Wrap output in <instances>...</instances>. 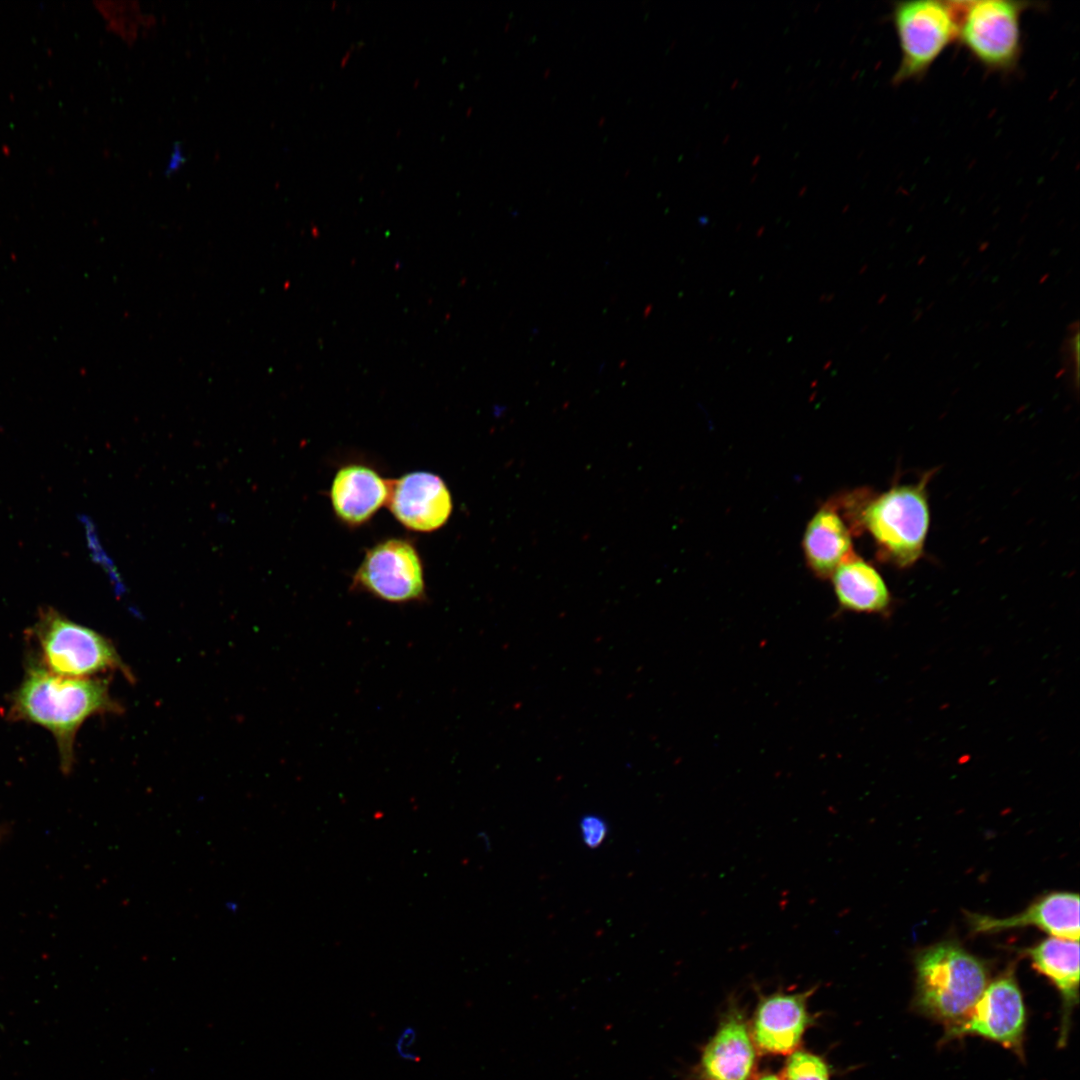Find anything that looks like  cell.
<instances>
[{"mask_svg": "<svg viewBox=\"0 0 1080 1080\" xmlns=\"http://www.w3.org/2000/svg\"><path fill=\"white\" fill-rule=\"evenodd\" d=\"M15 712L50 730L63 766L70 767L76 731L97 713H119L105 679L71 678L33 668L16 693Z\"/></svg>", "mask_w": 1080, "mask_h": 1080, "instance_id": "cell-1", "label": "cell"}, {"mask_svg": "<svg viewBox=\"0 0 1080 1080\" xmlns=\"http://www.w3.org/2000/svg\"><path fill=\"white\" fill-rule=\"evenodd\" d=\"M915 972L914 1009L942 1024L950 1039L989 983L986 965L959 944L944 941L917 954Z\"/></svg>", "mask_w": 1080, "mask_h": 1080, "instance_id": "cell-2", "label": "cell"}, {"mask_svg": "<svg viewBox=\"0 0 1080 1080\" xmlns=\"http://www.w3.org/2000/svg\"><path fill=\"white\" fill-rule=\"evenodd\" d=\"M928 480L894 486L861 511V523L881 554L898 567L913 565L923 553L930 522Z\"/></svg>", "mask_w": 1080, "mask_h": 1080, "instance_id": "cell-3", "label": "cell"}, {"mask_svg": "<svg viewBox=\"0 0 1080 1080\" xmlns=\"http://www.w3.org/2000/svg\"><path fill=\"white\" fill-rule=\"evenodd\" d=\"M891 17L900 47L894 84L924 77L958 37L957 1L896 2Z\"/></svg>", "mask_w": 1080, "mask_h": 1080, "instance_id": "cell-4", "label": "cell"}, {"mask_svg": "<svg viewBox=\"0 0 1080 1080\" xmlns=\"http://www.w3.org/2000/svg\"><path fill=\"white\" fill-rule=\"evenodd\" d=\"M957 40L986 70H1015L1022 53L1021 17L1033 4L1023 1H957Z\"/></svg>", "mask_w": 1080, "mask_h": 1080, "instance_id": "cell-5", "label": "cell"}, {"mask_svg": "<svg viewBox=\"0 0 1080 1080\" xmlns=\"http://www.w3.org/2000/svg\"><path fill=\"white\" fill-rule=\"evenodd\" d=\"M36 632L47 670L54 674L88 678L98 672L119 670L128 681L135 680L110 640L52 609L42 615Z\"/></svg>", "mask_w": 1080, "mask_h": 1080, "instance_id": "cell-6", "label": "cell"}, {"mask_svg": "<svg viewBox=\"0 0 1080 1080\" xmlns=\"http://www.w3.org/2000/svg\"><path fill=\"white\" fill-rule=\"evenodd\" d=\"M352 589L389 603L422 601L425 580L417 549L402 538L377 543L366 552L355 572Z\"/></svg>", "mask_w": 1080, "mask_h": 1080, "instance_id": "cell-7", "label": "cell"}, {"mask_svg": "<svg viewBox=\"0 0 1080 1080\" xmlns=\"http://www.w3.org/2000/svg\"><path fill=\"white\" fill-rule=\"evenodd\" d=\"M1026 1025L1023 995L1011 969L987 984L968 1018L950 1039L976 1035L1023 1057Z\"/></svg>", "mask_w": 1080, "mask_h": 1080, "instance_id": "cell-8", "label": "cell"}, {"mask_svg": "<svg viewBox=\"0 0 1080 1080\" xmlns=\"http://www.w3.org/2000/svg\"><path fill=\"white\" fill-rule=\"evenodd\" d=\"M814 991L761 995L749 1029L755 1048L771 1055L796 1051L810 1023L807 1003Z\"/></svg>", "mask_w": 1080, "mask_h": 1080, "instance_id": "cell-9", "label": "cell"}, {"mask_svg": "<svg viewBox=\"0 0 1080 1080\" xmlns=\"http://www.w3.org/2000/svg\"><path fill=\"white\" fill-rule=\"evenodd\" d=\"M388 504L406 528L431 532L448 521L453 502L445 482L436 474L417 471L391 482Z\"/></svg>", "mask_w": 1080, "mask_h": 1080, "instance_id": "cell-10", "label": "cell"}, {"mask_svg": "<svg viewBox=\"0 0 1080 1080\" xmlns=\"http://www.w3.org/2000/svg\"><path fill=\"white\" fill-rule=\"evenodd\" d=\"M975 933H993L1023 926H1036L1053 937L1078 941L1079 896L1077 893L1052 892L1037 899L1024 911L1006 918L970 914Z\"/></svg>", "mask_w": 1080, "mask_h": 1080, "instance_id": "cell-11", "label": "cell"}, {"mask_svg": "<svg viewBox=\"0 0 1080 1080\" xmlns=\"http://www.w3.org/2000/svg\"><path fill=\"white\" fill-rule=\"evenodd\" d=\"M391 482L362 464L340 468L331 484L330 500L336 517L348 526H360L388 501Z\"/></svg>", "mask_w": 1080, "mask_h": 1080, "instance_id": "cell-12", "label": "cell"}, {"mask_svg": "<svg viewBox=\"0 0 1080 1080\" xmlns=\"http://www.w3.org/2000/svg\"><path fill=\"white\" fill-rule=\"evenodd\" d=\"M756 1063V1048L742 1015L732 1011L707 1043L701 1057L710 1080H749Z\"/></svg>", "mask_w": 1080, "mask_h": 1080, "instance_id": "cell-13", "label": "cell"}, {"mask_svg": "<svg viewBox=\"0 0 1080 1080\" xmlns=\"http://www.w3.org/2000/svg\"><path fill=\"white\" fill-rule=\"evenodd\" d=\"M1033 967L1056 987L1062 1001L1059 1043L1064 1045L1079 1000V942L1049 937L1025 952Z\"/></svg>", "mask_w": 1080, "mask_h": 1080, "instance_id": "cell-14", "label": "cell"}, {"mask_svg": "<svg viewBox=\"0 0 1080 1080\" xmlns=\"http://www.w3.org/2000/svg\"><path fill=\"white\" fill-rule=\"evenodd\" d=\"M831 577L841 608L867 614H883L890 608L891 595L884 579L855 553L844 560Z\"/></svg>", "mask_w": 1080, "mask_h": 1080, "instance_id": "cell-15", "label": "cell"}, {"mask_svg": "<svg viewBox=\"0 0 1080 1080\" xmlns=\"http://www.w3.org/2000/svg\"><path fill=\"white\" fill-rule=\"evenodd\" d=\"M804 553L816 576L827 578L852 555L848 526L832 505L819 509L808 523L803 539Z\"/></svg>", "mask_w": 1080, "mask_h": 1080, "instance_id": "cell-16", "label": "cell"}, {"mask_svg": "<svg viewBox=\"0 0 1080 1080\" xmlns=\"http://www.w3.org/2000/svg\"><path fill=\"white\" fill-rule=\"evenodd\" d=\"M99 8L111 30L128 43L134 42L141 28L151 25L150 16L142 13L137 2H102Z\"/></svg>", "mask_w": 1080, "mask_h": 1080, "instance_id": "cell-17", "label": "cell"}, {"mask_svg": "<svg viewBox=\"0 0 1080 1080\" xmlns=\"http://www.w3.org/2000/svg\"><path fill=\"white\" fill-rule=\"evenodd\" d=\"M783 1078L785 1080H829V1069L822 1057L796 1050L786 1061Z\"/></svg>", "mask_w": 1080, "mask_h": 1080, "instance_id": "cell-18", "label": "cell"}, {"mask_svg": "<svg viewBox=\"0 0 1080 1080\" xmlns=\"http://www.w3.org/2000/svg\"><path fill=\"white\" fill-rule=\"evenodd\" d=\"M580 832L585 846L597 848L608 834V825L601 816L587 814L580 820Z\"/></svg>", "mask_w": 1080, "mask_h": 1080, "instance_id": "cell-19", "label": "cell"}, {"mask_svg": "<svg viewBox=\"0 0 1080 1080\" xmlns=\"http://www.w3.org/2000/svg\"><path fill=\"white\" fill-rule=\"evenodd\" d=\"M417 1032L412 1026H406L399 1033L396 1042L395 1050L397 1055L406 1061H416L417 1055L413 1050L416 1044Z\"/></svg>", "mask_w": 1080, "mask_h": 1080, "instance_id": "cell-20", "label": "cell"}, {"mask_svg": "<svg viewBox=\"0 0 1080 1080\" xmlns=\"http://www.w3.org/2000/svg\"><path fill=\"white\" fill-rule=\"evenodd\" d=\"M172 152L173 153H172V155L170 157V160H169V162H168V164L166 166V174H170L173 171H175L184 161V156L182 154V149H181V146L179 144H176L174 146V150Z\"/></svg>", "mask_w": 1080, "mask_h": 1080, "instance_id": "cell-21", "label": "cell"}, {"mask_svg": "<svg viewBox=\"0 0 1080 1080\" xmlns=\"http://www.w3.org/2000/svg\"><path fill=\"white\" fill-rule=\"evenodd\" d=\"M755 1080H785V1079L783 1078V1076H780V1075H777V1074H772V1073H767V1074H763V1075L759 1076Z\"/></svg>", "mask_w": 1080, "mask_h": 1080, "instance_id": "cell-22", "label": "cell"}]
</instances>
